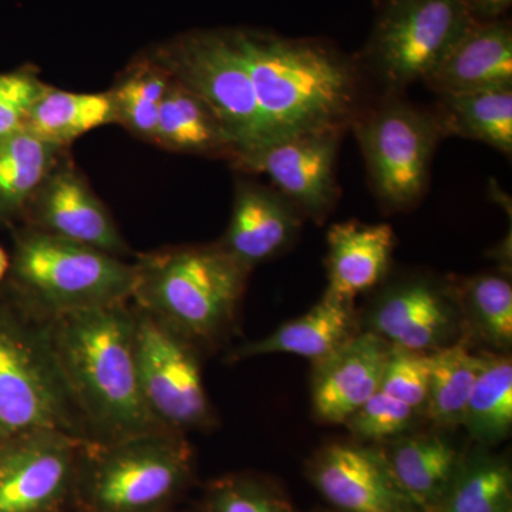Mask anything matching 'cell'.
Returning <instances> with one entry per match:
<instances>
[{
	"label": "cell",
	"instance_id": "obj_1",
	"mask_svg": "<svg viewBox=\"0 0 512 512\" xmlns=\"http://www.w3.org/2000/svg\"><path fill=\"white\" fill-rule=\"evenodd\" d=\"M259 110L274 141L316 131H343L359 114V70L325 40L295 39L234 28Z\"/></svg>",
	"mask_w": 512,
	"mask_h": 512
},
{
	"label": "cell",
	"instance_id": "obj_2",
	"mask_svg": "<svg viewBox=\"0 0 512 512\" xmlns=\"http://www.w3.org/2000/svg\"><path fill=\"white\" fill-rule=\"evenodd\" d=\"M46 336L84 424L109 441L164 430L141 393L127 303L49 316Z\"/></svg>",
	"mask_w": 512,
	"mask_h": 512
},
{
	"label": "cell",
	"instance_id": "obj_3",
	"mask_svg": "<svg viewBox=\"0 0 512 512\" xmlns=\"http://www.w3.org/2000/svg\"><path fill=\"white\" fill-rule=\"evenodd\" d=\"M136 269L138 309L190 340L212 339L227 328L251 272L220 244L156 252Z\"/></svg>",
	"mask_w": 512,
	"mask_h": 512
},
{
	"label": "cell",
	"instance_id": "obj_4",
	"mask_svg": "<svg viewBox=\"0 0 512 512\" xmlns=\"http://www.w3.org/2000/svg\"><path fill=\"white\" fill-rule=\"evenodd\" d=\"M148 53L210 107L234 144V157L274 143L247 64L228 29L192 30Z\"/></svg>",
	"mask_w": 512,
	"mask_h": 512
},
{
	"label": "cell",
	"instance_id": "obj_5",
	"mask_svg": "<svg viewBox=\"0 0 512 512\" xmlns=\"http://www.w3.org/2000/svg\"><path fill=\"white\" fill-rule=\"evenodd\" d=\"M13 268L46 318L127 303L136 288V264L40 229L20 239Z\"/></svg>",
	"mask_w": 512,
	"mask_h": 512
},
{
	"label": "cell",
	"instance_id": "obj_6",
	"mask_svg": "<svg viewBox=\"0 0 512 512\" xmlns=\"http://www.w3.org/2000/svg\"><path fill=\"white\" fill-rule=\"evenodd\" d=\"M82 424L45 329L29 338L0 326V436L62 431L82 439Z\"/></svg>",
	"mask_w": 512,
	"mask_h": 512
},
{
	"label": "cell",
	"instance_id": "obj_7",
	"mask_svg": "<svg viewBox=\"0 0 512 512\" xmlns=\"http://www.w3.org/2000/svg\"><path fill=\"white\" fill-rule=\"evenodd\" d=\"M352 124L379 200L393 210L416 204L426 191L431 160L444 136L437 117L389 99L357 114Z\"/></svg>",
	"mask_w": 512,
	"mask_h": 512
},
{
	"label": "cell",
	"instance_id": "obj_8",
	"mask_svg": "<svg viewBox=\"0 0 512 512\" xmlns=\"http://www.w3.org/2000/svg\"><path fill=\"white\" fill-rule=\"evenodd\" d=\"M473 22L466 0H384L367 59L393 89L424 82Z\"/></svg>",
	"mask_w": 512,
	"mask_h": 512
},
{
	"label": "cell",
	"instance_id": "obj_9",
	"mask_svg": "<svg viewBox=\"0 0 512 512\" xmlns=\"http://www.w3.org/2000/svg\"><path fill=\"white\" fill-rule=\"evenodd\" d=\"M106 444L90 484L101 512L153 511L190 473V448L180 433L156 430Z\"/></svg>",
	"mask_w": 512,
	"mask_h": 512
},
{
	"label": "cell",
	"instance_id": "obj_10",
	"mask_svg": "<svg viewBox=\"0 0 512 512\" xmlns=\"http://www.w3.org/2000/svg\"><path fill=\"white\" fill-rule=\"evenodd\" d=\"M136 359L144 402L161 429L181 433L210 424V402L190 339L138 309Z\"/></svg>",
	"mask_w": 512,
	"mask_h": 512
},
{
	"label": "cell",
	"instance_id": "obj_11",
	"mask_svg": "<svg viewBox=\"0 0 512 512\" xmlns=\"http://www.w3.org/2000/svg\"><path fill=\"white\" fill-rule=\"evenodd\" d=\"M343 131L282 138L232 158L242 170L268 175L298 210L322 220L338 198L335 164Z\"/></svg>",
	"mask_w": 512,
	"mask_h": 512
},
{
	"label": "cell",
	"instance_id": "obj_12",
	"mask_svg": "<svg viewBox=\"0 0 512 512\" xmlns=\"http://www.w3.org/2000/svg\"><path fill=\"white\" fill-rule=\"evenodd\" d=\"M309 477L316 490L339 512L414 510L400 490L386 454L375 448L330 444L313 458Z\"/></svg>",
	"mask_w": 512,
	"mask_h": 512
},
{
	"label": "cell",
	"instance_id": "obj_13",
	"mask_svg": "<svg viewBox=\"0 0 512 512\" xmlns=\"http://www.w3.org/2000/svg\"><path fill=\"white\" fill-rule=\"evenodd\" d=\"M37 229L121 256L128 252L116 222L72 164H57L30 201Z\"/></svg>",
	"mask_w": 512,
	"mask_h": 512
},
{
	"label": "cell",
	"instance_id": "obj_14",
	"mask_svg": "<svg viewBox=\"0 0 512 512\" xmlns=\"http://www.w3.org/2000/svg\"><path fill=\"white\" fill-rule=\"evenodd\" d=\"M19 440V446L0 461V512L47 510L66 490L83 439L42 431Z\"/></svg>",
	"mask_w": 512,
	"mask_h": 512
},
{
	"label": "cell",
	"instance_id": "obj_15",
	"mask_svg": "<svg viewBox=\"0 0 512 512\" xmlns=\"http://www.w3.org/2000/svg\"><path fill=\"white\" fill-rule=\"evenodd\" d=\"M390 349L386 340L366 332L353 335L332 355L316 363L312 384L316 416L326 423H346L379 392Z\"/></svg>",
	"mask_w": 512,
	"mask_h": 512
},
{
	"label": "cell",
	"instance_id": "obj_16",
	"mask_svg": "<svg viewBox=\"0 0 512 512\" xmlns=\"http://www.w3.org/2000/svg\"><path fill=\"white\" fill-rule=\"evenodd\" d=\"M372 329L392 348L429 353L444 348L456 328L453 302L439 285L413 279L384 293L373 309Z\"/></svg>",
	"mask_w": 512,
	"mask_h": 512
},
{
	"label": "cell",
	"instance_id": "obj_17",
	"mask_svg": "<svg viewBox=\"0 0 512 512\" xmlns=\"http://www.w3.org/2000/svg\"><path fill=\"white\" fill-rule=\"evenodd\" d=\"M299 227V210L288 198L264 185L238 180L220 247L252 271L284 251Z\"/></svg>",
	"mask_w": 512,
	"mask_h": 512
},
{
	"label": "cell",
	"instance_id": "obj_18",
	"mask_svg": "<svg viewBox=\"0 0 512 512\" xmlns=\"http://www.w3.org/2000/svg\"><path fill=\"white\" fill-rule=\"evenodd\" d=\"M424 83L439 94L511 87L510 23L474 20Z\"/></svg>",
	"mask_w": 512,
	"mask_h": 512
},
{
	"label": "cell",
	"instance_id": "obj_19",
	"mask_svg": "<svg viewBox=\"0 0 512 512\" xmlns=\"http://www.w3.org/2000/svg\"><path fill=\"white\" fill-rule=\"evenodd\" d=\"M396 235L387 224L343 222L328 232L329 295L352 302L375 288L389 271Z\"/></svg>",
	"mask_w": 512,
	"mask_h": 512
},
{
	"label": "cell",
	"instance_id": "obj_20",
	"mask_svg": "<svg viewBox=\"0 0 512 512\" xmlns=\"http://www.w3.org/2000/svg\"><path fill=\"white\" fill-rule=\"evenodd\" d=\"M352 329V302L325 293L311 311L289 320L266 338L235 350L232 359L286 353L319 363L352 338Z\"/></svg>",
	"mask_w": 512,
	"mask_h": 512
},
{
	"label": "cell",
	"instance_id": "obj_21",
	"mask_svg": "<svg viewBox=\"0 0 512 512\" xmlns=\"http://www.w3.org/2000/svg\"><path fill=\"white\" fill-rule=\"evenodd\" d=\"M393 476L417 512H440L461 464L440 436L402 437L386 454Z\"/></svg>",
	"mask_w": 512,
	"mask_h": 512
},
{
	"label": "cell",
	"instance_id": "obj_22",
	"mask_svg": "<svg viewBox=\"0 0 512 512\" xmlns=\"http://www.w3.org/2000/svg\"><path fill=\"white\" fill-rule=\"evenodd\" d=\"M154 144L175 153L234 158L235 147L210 107L171 77Z\"/></svg>",
	"mask_w": 512,
	"mask_h": 512
},
{
	"label": "cell",
	"instance_id": "obj_23",
	"mask_svg": "<svg viewBox=\"0 0 512 512\" xmlns=\"http://www.w3.org/2000/svg\"><path fill=\"white\" fill-rule=\"evenodd\" d=\"M117 124L109 92L76 93L47 86L30 111L26 130L64 148L97 128Z\"/></svg>",
	"mask_w": 512,
	"mask_h": 512
},
{
	"label": "cell",
	"instance_id": "obj_24",
	"mask_svg": "<svg viewBox=\"0 0 512 512\" xmlns=\"http://www.w3.org/2000/svg\"><path fill=\"white\" fill-rule=\"evenodd\" d=\"M439 96L443 134L481 141L511 156L512 86Z\"/></svg>",
	"mask_w": 512,
	"mask_h": 512
},
{
	"label": "cell",
	"instance_id": "obj_25",
	"mask_svg": "<svg viewBox=\"0 0 512 512\" xmlns=\"http://www.w3.org/2000/svg\"><path fill=\"white\" fill-rule=\"evenodd\" d=\"M62 150L26 128L0 138V215L13 214L30 204L59 164Z\"/></svg>",
	"mask_w": 512,
	"mask_h": 512
},
{
	"label": "cell",
	"instance_id": "obj_26",
	"mask_svg": "<svg viewBox=\"0 0 512 512\" xmlns=\"http://www.w3.org/2000/svg\"><path fill=\"white\" fill-rule=\"evenodd\" d=\"M480 365L481 356L473 355L463 343L431 353L429 393L424 410L434 424L450 429L464 423Z\"/></svg>",
	"mask_w": 512,
	"mask_h": 512
},
{
	"label": "cell",
	"instance_id": "obj_27",
	"mask_svg": "<svg viewBox=\"0 0 512 512\" xmlns=\"http://www.w3.org/2000/svg\"><path fill=\"white\" fill-rule=\"evenodd\" d=\"M463 424L471 437L480 443L497 444L508 436L512 426L510 357L481 356Z\"/></svg>",
	"mask_w": 512,
	"mask_h": 512
},
{
	"label": "cell",
	"instance_id": "obj_28",
	"mask_svg": "<svg viewBox=\"0 0 512 512\" xmlns=\"http://www.w3.org/2000/svg\"><path fill=\"white\" fill-rule=\"evenodd\" d=\"M170 82V74L150 53L141 56L110 90L117 124L154 143L161 104Z\"/></svg>",
	"mask_w": 512,
	"mask_h": 512
},
{
	"label": "cell",
	"instance_id": "obj_29",
	"mask_svg": "<svg viewBox=\"0 0 512 512\" xmlns=\"http://www.w3.org/2000/svg\"><path fill=\"white\" fill-rule=\"evenodd\" d=\"M512 474L507 461L493 456L461 460L440 512H511Z\"/></svg>",
	"mask_w": 512,
	"mask_h": 512
},
{
	"label": "cell",
	"instance_id": "obj_30",
	"mask_svg": "<svg viewBox=\"0 0 512 512\" xmlns=\"http://www.w3.org/2000/svg\"><path fill=\"white\" fill-rule=\"evenodd\" d=\"M463 298L478 330L497 346L511 345L512 288L497 275H480L463 285Z\"/></svg>",
	"mask_w": 512,
	"mask_h": 512
},
{
	"label": "cell",
	"instance_id": "obj_31",
	"mask_svg": "<svg viewBox=\"0 0 512 512\" xmlns=\"http://www.w3.org/2000/svg\"><path fill=\"white\" fill-rule=\"evenodd\" d=\"M430 353L392 348L384 365L380 390L419 410L426 407Z\"/></svg>",
	"mask_w": 512,
	"mask_h": 512
},
{
	"label": "cell",
	"instance_id": "obj_32",
	"mask_svg": "<svg viewBox=\"0 0 512 512\" xmlns=\"http://www.w3.org/2000/svg\"><path fill=\"white\" fill-rule=\"evenodd\" d=\"M416 413L417 410L409 404L379 390L363 403L345 424L357 439L390 440L409 430Z\"/></svg>",
	"mask_w": 512,
	"mask_h": 512
},
{
	"label": "cell",
	"instance_id": "obj_33",
	"mask_svg": "<svg viewBox=\"0 0 512 512\" xmlns=\"http://www.w3.org/2000/svg\"><path fill=\"white\" fill-rule=\"evenodd\" d=\"M46 87L29 69L0 73V138L25 130L30 111Z\"/></svg>",
	"mask_w": 512,
	"mask_h": 512
},
{
	"label": "cell",
	"instance_id": "obj_34",
	"mask_svg": "<svg viewBox=\"0 0 512 512\" xmlns=\"http://www.w3.org/2000/svg\"><path fill=\"white\" fill-rule=\"evenodd\" d=\"M210 512H293L292 505L281 495L255 481H224L214 488Z\"/></svg>",
	"mask_w": 512,
	"mask_h": 512
},
{
	"label": "cell",
	"instance_id": "obj_35",
	"mask_svg": "<svg viewBox=\"0 0 512 512\" xmlns=\"http://www.w3.org/2000/svg\"><path fill=\"white\" fill-rule=\"evenodd\" d=\"M466 3L473 19L485 22L501 19L510 10L512 0H466Z\"/></svg>",
	"mask_w": 512,
	"mask_h": 512
},
{
	"label": "cell",
	"instance_id": "obj_36",
	"mask_svg": "<svg viewBox=\"0 0 512 512\" xmlns=\"http://www.w3.org/2000/svg\"><path fill=\"white\" fill-rule=\"evenodd\" d=\"M9 269V258L6 252L0 248V281L5 278L6 272Z\"/></svg>",
	"mask_w": 512,
	"mask_h": 512
},
{
	"label": "cell",
	"instance_id": "obj_37",
	"mask_svg": "<svg viewBox=\"0 0 512 512\" xmlns=\"http://www.w3.org/2000/svg\"><path fill=\"white\" fill-rule=\"evenodd\" d=\"M409 512H417V511H414V510H413V511H409Z\"/></svg>",
	"mask_w": 512,
	"mask_h": 512
},
{
	"label": "cell",
	"instance_id": "obj_38",
	"mask_svg": "<svg viewBox=\"0 0 512 512\" xmlns=\"http://www.w3.org/2000/svg\"><path fill=\"white\" fill-rule=\"evenodd\" d=\"M512 512V511H511Z\"/></svg>",
	"mask_w": 512,
	"mask_h": 512
}]
</instances>
